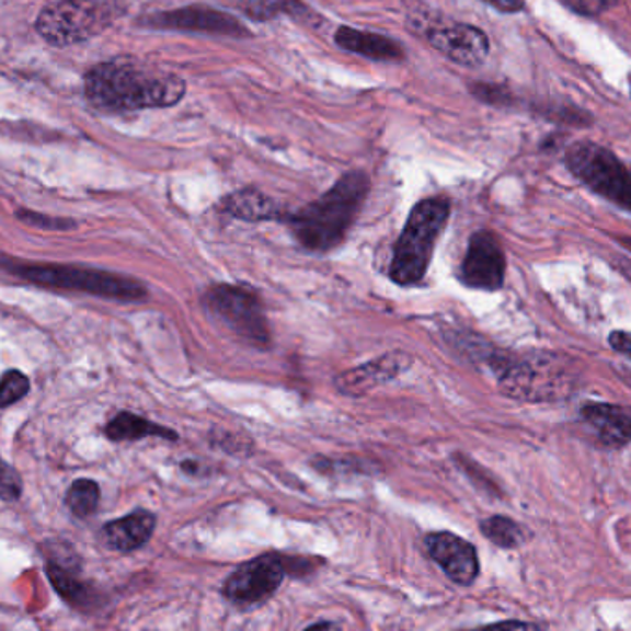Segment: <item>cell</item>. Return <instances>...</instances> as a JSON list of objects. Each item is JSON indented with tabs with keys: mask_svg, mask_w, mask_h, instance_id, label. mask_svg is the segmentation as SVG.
I'll return each instance as SVG.
<instances>
[{
	"mask_svg": "<svg viewBox=\"0 0 631 631\" xmlns=\"http://www.w3.org/2000/svg\"><path fill=\"white\" fill-rule=\"evenodd\" d=\"M83 93L100 112L126 113L175 105L187 93V85L172 72L115 59L89 70Z\"/></svg>",
	"mask_w": 631,
	"mask_h": 631,
	"instance_id": "6da1fadb",
	"label": "cell"
},
{
	"mask_svg": "<svg viewBox=\"0 0 631 631\" xmlns=\"http://www.w3.org/2000/svg\"><path fill=\"white\" fill-rule=\"evenodd\" d=\"M369 177L360 170L342 175L334 187L303 209L285 218L299 244L328 252L345 239L368 198Z\"/></svg>",
	"mask_w": 631,
	"mask_h": 631,
	"instance_id": "7a4b0ae2",
	"label": "cell"
},
{
	"mask_svg": "<svg viewBox=\"0 0 631 631\" xmlns=\"http://www.w3.org/2000/svg\"><path fill=\"white\" fill-rule=\"evenodd\" d=\"M487 364L508 398L528 403H554L571 398L578 388V374L571 358L550 351L519 355L495 353Z\"/></svg>",
	"mask_w": 631,
	"mask_h": 631,
	"instance_id": "3957f363",
	"label": "cell"
},
{
	"mask_svg": "<svg viewBox=\"0 0 631 631\" xmlns=\"http://www.w3.org/2000/svg\"><path fill=\"white\" fill-rule=\"evenodd\" d=\"M450 217V202L445 196L421 199L414 205L393 248L390 277L401 287H412L427 274L434 248Z\"/></svg>",
	"mask_w": 631,
	"mask_h": 631,
	"instance_id": "277c9868",
	"label": "cell"
},
{
	"mask_svg": "<svg viewBox=\"0 0 631 631\" xmlns=\"http://www.w3.org/2000/svg\"><path fill=\"white\" fill-rule=\"evenodd\" d=\"M4 268L21 279L47 288L77 290L99 298L123 299V301H137L147 296V288L137 280L129 279L126 275L110 274L100 269L78 268L65 264L15 263V261L4 264Z\"/></svg>",
	"mask_w": 631,
	"mask_h": 631,
	"instance_id": "5b68a950",
	"label": "cell"
},
{
	"mask_svg": "<svg viewBox=\"0 0 631 631\" xmlns=\"http://www.w3.org/2000/svg\"><path fill=\"white\" fill-rule=\"evenodd\" d=\"M204 307L229 333L255 347H268L269 325L264 307L252 288L217 285L204 296Z\"/></svg>",
	"mask_w": 631,
	"mask_h": 631,
	"instance_id": "8992f818",
	"label": "cell"
},
{
	"mask_svg": "<svg viewBox=\"0 0 631 631\" xmlns=\"http://www.w3.org/2000/svg\"><path fill=\"white\" fill-rule=\"evenodd\" d=\"M565 164L593 193L631 213V174L608 148L589 140L574 142Z\"/></svg>",
	"mask_w": 631,
	"mask_h": 631,
	"instance_id": "52a82bcc",
	"label": "cell"
},
{
	"mask_svg": "<svg viewBox=\"0 0 631 631\" xmlns=\"http://www.w3.org/2000/svg\"><path fill=\"white\" fill-rule=\"evenodd\" d=\"M110 19L112 10L100 0H59L43 8L35 28L54 47H69L102 32Z\"/></svg>",
	"mask_w": 631,
	"mask_h": 631,
	"instance_id": "ba28073f",
	"label": "cell"
},
{
	"mask_svg": "<svg viewBox=\"0 0 631 631\" xmlns=\"http://www.w3.org/2000/svg\"><path fill=\"white\" fill-rule=\"evenodd\" d=\"M287 576V563L277 555H261L248 561L234 571L226 584L223 596L237 606H261L275 590L279 589Z\"/></svg>",
	"mask_w": 631,
	"mask_h": 631,
	"instance_id": "9c48e42d",
	"label": "cell"
},
{
	"mask_svg": "<svg viewBox=\"0 0 631 631\" xmlns=\"http://www.w3.org/2000/svg\"><path fill=\"white\" fill-rule=\"evenodd\" d=\"M506 277V255L497 234L487 229L477 231L469 240L462 263V280L469 288L498 290Z\"/></svg>",
	"mask_w": 631,
	"mask_h": 631,
	"instance_id": "30bf717a",
	"label": "cell"
},
{
	"mask_svg": "<svg viewBox=\"0 0 631 631\" xmlns=\"http://www.w3.org/2000/svg\"><path fill=\"white\" fill-rule=\"evenodd\" d=\"M142 24L158 30H180L194 34L237 37V39L252 35L239 19L209 7H187L159 12L145 19Z\"/></svg>",
	"mask_w": 631,
	"mask_h": 631,
	"instance_id": "8fae6325",
	"label": "cell"
},
{
	"mask_svg": "<svg viewBox=\"0 0 631 631\" xmlns=\"http://www.w3.org/2000/svg\"><path fill=\"white\" fill-rule=\"evenodd\" d=\"M428 554L455 584L471 585L479 576L477 549L466 539L450 532L428 534L425 539Z\"/></svg>",
	"mask_w": 631,
	"mask_h": 631,
	"instance_id": "7c38bea8",
	"label": "cell"
},
{
	"mask_svg": "<svg viewBox=\"0 0 631 631\" xmlns=\"http://www.w3.org/2000/svg\"><path fill=\"white\" fill-rule=\"evenodd\" d=\"M428 42L450 61L463 67H479L490 54V39L471 24H450L428 32Z\"/></svg>",
	"mask_w": 631,
	"mask_h": 631,
	"instance_id": "4fadbf2b",
	"label": "cell"
},
{
	"mask_svg": "<svg viewBox=\"0 0 631 631\" xmlns=\"http://www.w3.org/2000/svg\"><path fill=\"white\" fill-rule=\"evenodd\" d=\"M412 364V358L404 353H390L377 358L374 363L364 364L360 368L351 369L340 375L336 380L339 390L345 395H364L375 386L385 385L388 380L403 374Z\"/></svg>",
	"mask_w": 631,
	"mask_h": 631,
	"instance_id": "5bb4252c",
	"label": "cell"
},
{
	"mask_svg": "<svg viewBox=\"0 0 631 631\" xmlns=\"http://www.w3.org/2000/svg\"><path fill=\"white\" fill-rule=\"evenodd\" d=\"M156 515L147 509H135L123 519L110 520L100 530V541L115 552H134L145 547L156 530Z\"/></svg>",
	"mask_w": 631,
	"mask_h": 631,
	"instance_id": "9a60e30c",
	"label": "cell"
},
{
	"mask_svg": "<svg viewBox=\"0 0 631 631\" xmlns=\"http://www.w3.org/2000/svg\"><path fill=\"white\" fill-rule=\"evenodd\" d=\"M582 420L595 431L600 444L620 449L631 444V410L620 404L587 403L582 409Z\"/></svg>",
	"mask_w": 631,
	"mask_h": 631,
	"instance_id": "2e32d148",
	"label": "cell"
},
{
	"mask_svg": "<svg viewBox=\"0 0 631 631\" xmlns=\"http://www.w3.org/2000/svg\"><path fill=\"white\" fill-rule=\"evenodd\" d=\"M334 43L342 50L351 54H358L364 58L375 59V61H403L404 50L398 42L380 34L363 32V30L351 28V26H340L334 34Z\"/></svg>",
	"mask_w": 631,
	"mask_h": 631,
	"instance_id": "e0dca14e",
	"label": "cell"
},
{
	"mask_svg": "<svg viewBox=\"0 0 631 631\" xmlns=\"http://www.w3.org/2000/svg\"><path fill=\"white\" fill-rule=\"evenodd\" d=\"M45 571L54 590L72 608L88 611L93 606H99V590L93 589L78 576L82 571V565H58V563L47 561Z\"/></svg>",
	"mask_w": 631,
	"mask_h": 631,
	"instance_id": "ac0fdd59",
	"label": "cell"
},
{
	"mask_svg": "<svg viewBox=\"0 0 631 631\" xmlns=\"http://www.w3.org/2000/svg\"><path fill=\"white\" fill-rule=\"evenodd\" d=\"M223 209L231 217L240 218L245 222H261V220H285V215L275 205L274 199L255 191V188H244L239 193L229 194L223 198Z\"/></svg>",
	"mask_w": 631,
	"mask_h": 631,
	"instance_id": "d6986e66",
	"label": "cell"
},
{
	"mask_svg": "<svg viewBox=\"0 0 631 631\" xmlns=\"http://www.w3.org/2000/svg\"><path fill=\"white\" fill-rule=\"evenodd\" d=\"M105 436L112 441H135V439L163 438L177 439V434L170 428L145 420L131 412H121L105 425Z\"/></svg>",
	"mask_w": 631,
	"mask_h": 631,
	"instance_id": "ffe728a7",
	"label": "cell"
},
{
	"mask_svg": "<svg viewBox=\"0 0 631 631\" xmlns=\"http://www.w3.org/2000/svg\"><path fill=\"white\" fill-rule=\"evenodd\" d=\"M248 15L257 21H268L277 15H288L296 21L307 23L310 18H314V12H310L301 0H248L244 4Z\"/></svg>",
	"mask_w": 631,
	"mask_h": 631,
	"instance_id": "44dd1931",
	"label": "cell"
},
{
	"mask_svg": "<svg viewBox=\"0 0 631 631\" xmlns=\"http://www.w3.org/2000/svg\"><path fill=\"white\" fill-rule=\"evenodd\" d=\"M100 504V485L94 480L78 479L65 493V506L77 519H88L96 514Z\"/></svg>",
	"mask_w": 631,
	"mask_h": 631,
	"instance_id": "7402d4cb",
	"label": "cell"
},
{
	"mask_svg": "<svg viewBox=\"0 0 631 631\" xmlns=\"http://www.w3.org/2000/svg\"><path fill=\"white\" fill-rule=\"evenodd\" d=\"M480 530L491 543L501 549H515L525 541V532L514 519L504 515H493L490 519L480 523Z\"/></svg>",
	"mask_w": 631,
	"mask_h": 631,
	"instance_id": "603a6c76",
	"label": "cell"
},
{
	"mask_svg": "<svg viewBox=\"0 0 631 631\" xmlns=\"http://www.w3.org/2000/svg\"><path fill=\"white\" fill-rule=\"evenodd\" d=\"M30 392V379L19 369H10L0 379V410L8 409L26 398Z\"/></svg>",
	"mask_w": 631,
	"mask_h": 631,
	"instance_id": "cb8c5ba5",
	"label": "cell"
},
{
	"mask_svg": "<svg viewBox=\"0 0 631 631\" xmlns=\"http://www.w3.org/2000/svg\"><path fill=\"white\" fill-rule=\"evenodd\" d=\"M23 495V479L18 469L0 456V501L15 503Z\"/></svg>",
	"mask_w": 631,
	"mask_h": 631,
	"instance_id": "d4e9b609",
	"label": "cell"
},
{
	"mask_svg": "<svg viewBox=\"0 0 631 631\" xmlns=\"http://www.w3.org/2000/svg\"><path fill=\"white\" fill-rule=\"evenodd\" d=\"M19 220L30 223V226H37V228L45 229H70L74 222L65 220V218H53L42 213H34V210H21L19 213Z\"/></svg>",
	"mask_w": 631,
	"mask_h": 631,
	"instance_id": "484cf974",
	"label": "cell"
},
{
	"mask_svg": "<svg viewBox=\"0 0 631 631\" xmlns=\"http://www.w3.org/2000/svg\"><path fill=\"white\" fill-rule=\"evenodd\" d=\"M471 93L477 99L482 100L485 104L504 105L509 104V93L501 85H491V83H473Z\"/></svg>",
	"mask_w": 631,
	"mask_h": 631,
	"instance_id": "4316f807",
	"label": "cell"
},
{
	"mask_svg": "<svg viewBox=\"0 0 631 631\" xmlns=\"http://www.w3.org/2000/svg\"><path fill=\"white\" fill-rule=\"evenodd\" d=\"M569 7L582 15H600L613 8L619 0H567Z\"/></svg>",
	"mask_w": 631,
	"mask_h": 631,
	"instance_id": "83f0119b",
	"label": "cell"
},
{
	"mask_svg": "<svg viewBox=\"0 0 631 631\" xmlns=\"http://www.w3.org/2000/svg\"><path fill=\"white\" fill-rule=\"evenodd\" d=\"M471 631H541L538 626L530 622H519V620H508V622H497V624L484 626Z\"/></svg>",
	"mask_w": 631,
	"mask_h": 631,
	"instance_id": "f1b7e54d",
	"label": "cell"
},
{
	"mask_svg": "<svg viewBox=\"0 0 631 631\" xmlns=\"http://www.w3.org/2000/svg\"><path fill=\"white\" fill-rule=\"evenodd\" d=\"M609 345L620 355L631 358V333L613 331V333L609 334Z\"/></svg>",
	"mask_w": 631,
	"mask_h": 631,
	"instance_id": "f546056e",
	"label": "cell"
},
{
	"mask_svg": "<svg viewBox=\"0 0 631 631\" xmlns=\"http://www.w3.org/2000/svg\"><path fill=\"white\" fill-rule=\"evenodd\" d=\"M484 2L503 13H517L525 8V0H484Z\"/></svg>",
	"mask_w": 631,
	"mask_h": 631,
	"instance_id": "4dcf8cb0",
	"label": "cell"
},
{
	"mask_svg": "<svg viewBox=\"0 0 631 631\" xmlns=\"http://www.w3.org/2000/svg\"><path fill=\"white\" fill-rule=\"evenodd\" d=\"M305 631H342L339 624L334 622H318V624H312Z\"/></svg>",
	"mask_w": 631,
	"mask_h": 631,
	"instance_id": "1f68e13d",
	"label": "cell"
},
{
	"mask_svg": "<svg viewBox=\"0 0 631 631\" xmlns=\"http://www.w3.org/2000/svg\"><path fill=\"white\" fill-rule=\"evenodd\" d=\"M619 242L620 245H624L628 252H631V237H620Z\"/></svg>",
	"mask_w": 631,
	"mask_h": 631,
	"instance_id": "d6a6232c",
	"label": "cell"
}]
</instances>
